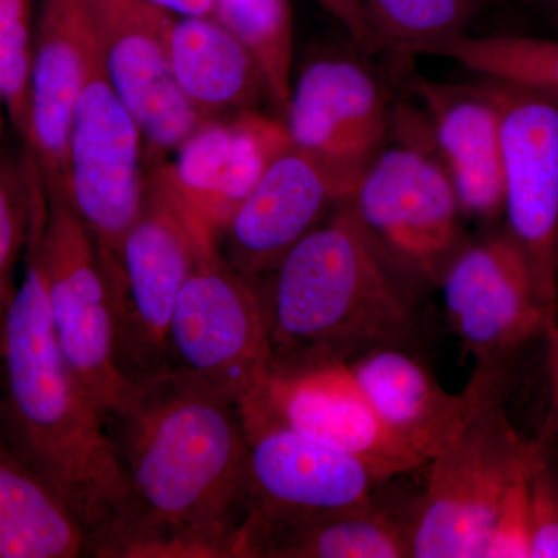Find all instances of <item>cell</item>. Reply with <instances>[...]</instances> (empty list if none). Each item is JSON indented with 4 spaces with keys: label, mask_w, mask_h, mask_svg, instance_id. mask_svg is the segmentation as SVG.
<instances>
[{
    "label": "cell",
    "mask_w": 558,
    "mask_h": 558,
    "mask_svg": "<svg viewBox=\"0 0 558 558\" xmlns=\"http://www.w3.org/2000/svg\"><path fill=\"white\" fill-rule=\"evenodd\" d=\"M548 343L549 399L545 422L535 442L558 464V323L545 336Z\"/></svg>",
    "instance_id": "cell-32"
},
{
    "label": "cell",
    "mask_w": 558,
    "mask_h": 558,
    "mask_svg": "<svg viewBox=\"0 0 558 558\" xmlns=\"http://www.w3.org/2000/svg\"><path fill=\"white\" fill-rule=\"evenodd\" d=\"M218 238L179 196L165 160L146 163L145 197L116 263L106 270L117 359L130 380L170 368L168 333L183 286Z\"/></svg>",
    "instance_id": "cell-5"
},
{
    "label": "cell",
    "mask_w": 558,
    "mask_h": 558,
    "mask_svg": "<svg viewBox=\"0 0 558 558\" xmlns=\"http://www.w3.org/2000/svg\"><path fill=\"white\" fill-rule=\"evenodd\" d=\"M411 86L424 102L436 159L449 175L462 216L501 218V130L498 110L483 83L458 86L416 76Z\"/></svg>",
    "instance_id": "cell-19"
},
{
    "label": "cell",
    "mask_w": 558,
    "mask_h": 558,
    "mask_svg": "<svg viewBox=\"0 0 558 558\" xmlns=\"http://www.w3.org/2000/svg\"><path fill=\"white\" fill-rule=\"evenodd\" d=\"M510 365H487L478 398L429 459L411 520V558H484L502 497L531 449L505 411Z\"/></svg>",
    "instance_id": "cell-4"
},
{
    "label": "cell",
    "mask_w": 558,
    "mask_h": 558,
    "mask_svg": "<svg viewBox=\"0 0 558 558\" xmlns=\"http://www.w3.org/2000/svg\"><path fill=\"white\" fill-rule=\"evenodd\" d=\"M3 110H7L5 100H3L2 92H0V137L3 131Z\"/></svg>",
    "instance_id": "cell-34"
},
{
    "label": "cell",
    "mask_w": 558,
    "mask_h": 558,
    "mask_svg": "<svg viewBox=\"0 0 558 558\" xmlns=\"http://www.w3.org/2000/svg\"><path fill=\"white\" fill-rule=\"evenodd\" d=\"M289 146L281 117L247 109L205 120L165 167L186 207L219 240L271 161Z\"/></svg>",
    "instance_id": "cell-17"
},
{
    "label": "cell",
    "mask_w": 558,
    "mask_h": 558,
    "mask_svg": "<svg viewBox=\"0 0 558 558\" xmlns=\"http://www.w3.org/2000/svg\"><path fill=\"white\" fill-rule=\"evenodd\" d=\"M145 148L137 121L106 78L97 50L70 123L64 199L94 238L105 271L142 209Z\"/></svg>",
    "instance_id": "cell-9"
},
{
    "label": "cell",
    "mask_w": 558,
    "mask_h": 558,
    "mask_svg": "<svg viewBox=\"0 0 558 558\" xmlns=\"http://www.w3.org/2000/svg\"><path fill=\"white\" fill-rule=\"evenodd\" d=\"M35 0H0V92L14 130L27 140L31 121Z\"/></svg>",
    "instance_id": "cell-28"
},
{
    "label": "cell",
    "mask_w": 558,
    "mask_h": 558,
    "mask_svg": "<svg viewBox=\"0 0 558 558\" xmlns=\"http://www.w3.org/2000/svg\"><path fill=\"white\" fill-rule=\"evenodd\" d=\"M39 189L31 154L0 153V337L16 295L14 278L31 240Z\"/></svg>",
    "instance_id": "cell-27"
},
{
    "label": "cell",
    "mask_w": 558,
    "mask_h": 558,
    "mask_svg": "<svg viewBox=\"0 0 558 558\" xmlns=\"http://www.w3.org/2000/svg\"><path fill=\"white\" fill-rule=\"evenodd\" d=\"M87 556V535L53 492L0 440V558Z\"/></svg>",
    "instance_id": "cell-23"
},
{
    "label": "cell",
    "mask_w": 558,
    "mask_h": 558,
    "mask_svg": "<svg viewBox=\"0 0 558 558\" xmlns=\"http://www.w3.org/2000/svg\"><path fill=\"white\" fill-rule=\"evenodd\" d=\"M281 119L295 148L357 179L384 148L388 100L365 64L325 57L311 62L292 83Z\"/></svg>",
    "instance_id": "cell-16"
},
{
    "label": "cell",
    "mask_w": 558,
    "mask_h": 558,
    "mask_svg": "<svg viewBox=\"0 0 558 558\" xmlns=\"http://www.w3.org/2000/svg\"><path fill=\"white\" fill-rule=\"evenodd\" d=\"M352 215L400 281L439 284L462 247L457 193L435 154L381 148L348 197Z\"/></svg>",
    "instance_id": "cell-6"
},
{
    "label": "cell",
    "mask_w": 558,
    "mask_h": 558,
    "mask_svg": "<svg viewBox=\"0 0 558 558\" xmlns=\"http://www.w3.org/2000/svg\"><path fill=\"white\" fill-rule=\"evenodd\" d=\"M483 86L501 130L505 231L558 322V100L505 81Z\"/></svg>",
    "instance_id": "cell-10"
},
{
    "label": "cell",
    "mask_w": 558,
    "mask_h": 558,
    "mask_svg": "<svg viewBox=\"0 0 558 558\" xmlns=\"http://www.w3.org/2000/svg\"><path fill=\"white\" fill-rule=\"evenodd\" d=\"M381 424L428 462L478 398L487 366H476L464 391L450 395L402 347H379L347 362Z\"/></svg>",
    "instance_id": "cell-20"
},
{
    "label": "cell",
    "mask_w": 558,
    "mask_h": 558,
    "mask_svg": "<svg viewBox=\"0 0 558 558\" xmlns=\"http://www.w3.org/2000/svg\"><path fill=\"white\" fill-rule=\"evenodd\" d=\"M531 558H558V464L532 440L529 464Z\"/></svg>",
    "instance_id": "cell-30"
},
{
    "label": "cell",
    "mask_w": 558,
    "mask_h": 558,
    "mask_svg": "<svg viewBox=\"0 0 558 558\" xmlns=\"http://www.w3.org/2000/svg\"><path fill=\"white\" fill-rule=\"evenodd\" d=\"M170 368L242 405L271 362L269 304L255 281L208 250L180 292L168 333Z\"/></svg>",
    "instance_id": "cell-7"
},
{
    "label": "cell",
    "mask_w": 558,
    "mask_h": 558,
    "mask_svg": "<svg viewBox=\"0 0 558 558\" xmlns=\"http://www.w3.org/2000/svg\"><path fill=\"white\" fill-rule=\"evenodd\" d=\"M168 44L180 90L205 120L270 102L258 64L215 17L175 16Z\"/></svg>",
    "instance_id": "cell-21"
},
{
    "label": "cell",
    "mask_w": 558,
    "mask_h": 558,
    "mask_svg": "<svg viewBox=\"0 0 558 558\" xmlns=\"http://www.w3.org/2000/svg\"><path fill=\"white\" fill-rule=\"evenodd\" d=\"M315 2L347 28L349 36L360 49L368 53L384 50L379 38L371 27L362 0H315Z\"/></svg>",
    "instance_id": "cell-31"
},
{
    "label": "cell",
    "mask_w": 558,
    "mask_h": 558,
    "mask_svg": "<svg viewBox=\"0 0 558 558\" xmlns=\"http://www.w3.org/2000/svg\"><path fill=\"white\" fill-rule=\"evenodd\" d=\"M357 179L306 150L289 146L271 161L219 236L223 258L252 281L343 204Z\"/></svg>",
    "instance_id": "cell-15"
},
{
    "label": "cell",
    "mask_w": 558,
    "mask_h": 558,
    "mask_svg": "<svg viewBox=\"0 0 558 558\" xmlns=\"http://www.w3.org/2000/svg\"><path fill=\"white\" fill-rule=\"evenodd\" d=\"M270 363L349 360L413 336L409 292L352 215L348 199L274 270Z\"/></svg>",
    "instance_id": "cell-3"
},
{
    "label": "cell",
    "mask_w": 558,
    "mask_h": 558,
    "mask_svg": "<svg viewBox=\"0 0 558 558\" xmlns=\"http://www.w3.org/2000/svg\"><path fill=\"white\" fill-rule=\"evenodd\" d=\"M106 78L137 121L149 163L165 160L204 123L172 70L174 14L142 0H89Z\"/></svg>",
    "instance_id": "cell-12"
},
{
    "label": "cell",
    "mask_w": 558,
    "mask_h": 558,
    "mask_svg": "<svg viewBox=\"0 0 558 558\" xmlns=\"http://www.w3.org/2000/svg\"><path fill=\"white\" fill-rule=\"evenodd\" d=\"M242 414V413H241ZM250 440V515L245 557L263 529L312 513L362 505L380 483L357 459L277 422L242 416Z\"/></svg>",
    "instance_id": "cell-14"
},
{
    "label": "cell",
    "mask_w": 558,
    "mask_h": 558,
    "mask_svg": "<svg viewBox=\"0 0 558 558\" xmlns=\"http://www.w3.org/2000/svg\"><path fill=\"white\" fill-rule=\"evenodd\" d=\"M433 57L458 62L481 78L517 84L558 100V38L464 35Z\"/></svg>",
    "instance_id": "cell-26"
},
{
    "label": "cell",
    "mask_w": 558,
    "mask_h": 558,
    "mask_svg": "<svg viewBox=\"0 0 558 558\" xmlns=\"http://www.w3.org/2000/svg\"><path fill=\"white\" fill-rule=\"evenodd\" d=\"M526 461L510 481L499 505L497 519L488 535L484 558H529L532 554L531 502H529V464Z\"/></svg>",
    "instance_id": "cell-29"
},
{
    "label": "cell",
    "mask_w": 558,
    "mask_h": 558,
    "mask_svg": "<svg viewBox=\"0 0 558 558\" xmlns=\"http://www.w3.org/2000/svg\"><path fill=\"white\" fill-rule=\"evenodd\" d=\"M542 2L548 3V5L557 7L558 9V0H542Z\"/></svg>",
    "instance_id": "cell-35"
},
{
    "label": "cell",
    "mask_w": 558,
    "mask_h": 558,
    "mask_svg": "<svg viewBox=\"0 0 558 558\" xmlns=\"http://www.w3.org/2000/svg\"><path fill=\"white\" fill-rule=\"evenodd\" d=\"M438 286L451 328L478 366L512 362L521 348L558 323L506 231L462 245Z\"/></svg>",
    "instance_id": "cell-13"
},
{
    "label": "cell",
    "mask_w": 558,
    "mask_h": 558,
    "mask_svg": "<svg viewBox=\"0 0 558 558\" xmlns=\"http://www.w3.org/2000/svg\"><path fill=\"white\" fill-rule=\"evenodd\" d=\"M106 428L134 513L94 539L89 556L245 557L252 478L238 403L168 368L132 380Z\"/></svg>",
    "instance_id": "cell-1"
},
{
    "label": "cell",
    "mask_w": 558,
    "mask_h": 558,
    "mask_svg": "<svg viewBox=\"0 0 558 558\" xmlns=\"http://www.w3.org/2000/svg\"><path fill=\"white\" fill-rule=\"evenodd\" d=\"M0 440L64 502L87 548L134 513L105 411L58 343L35 219L0 337Z\"/></svg>",
    "instance_id": "cell-2"
},
{
    "label": "cell",
    "mask_w": 558,
    "mask_h": 558,
    "mask_svg": "<svg viewBox=\"0 0 558 558\" xmlns=\"http://www.w3.org/2000/svg\"><path fill=\"white\" fill-rule=\"evenodd\" d=\"M486 0H362L384 49L405 57L435 54L468 35Z\"/></svg>",
    "instance_id": "cell-25"
},
{
    "label": "cell",
    "mask_w": 558,
    "mask_h": 558,
    "mask_svg": "<svg viewBox=\"0 0 558 558\" xmlns=\"http://www.w3.org/2000/svg\"><path fill=\"white\" fill-rule=\"evenodd\" d=\"M213 17L256 61L282 117L292 89L293 17L289 0H213Z\"/></svg>",
    "instance_id": "cell-24"
},
{
    "label": "cell",
    "mask_w": 558,
    "mask_h": 558,
    "mask_svg": "<svg viewBox=\"0 0 558 558\" xmlns=\"http://www.w3.org/2000/svg\"><path fill=\"white\" fill-rule=\"evenodd\" d=\"M97 50L89 0H44L33 43L25 145L50 196H65L70 123Z\"/></svg>",
    "instance_id": "cell-18"
},
{
    "label": "cell",
    "mask_w": 558,
    "mask_h": 558,
    "mask_svg": "<svg viewBox=\"0 0 558 558\" xmlns=\"http://www.w3.org/2000/svg\"><path fill=\"white\" fill-rule=\"evenodd\" d=\"M178 17H213V0H142Z\"/></svg>",
    "instance_id": "cell-33"
},
{
    "label": "cell",
    "mask_w": 558,
    "mask_h": 558,
    "mask_svg": "<svg viewBox=\"0 0 558 558\" xmlns=\"http://www.w3.org/2000/svg\"><path fill=\"white\" fill-rule=\"evenodd\" d=\"M410 538L411 521L398 519L371 498L271 524L253 538L250 557L403 558L411 557Z\"/></svg>",
    "instance_id": "cell-22"
},
{
    "label": "cell",
    "mask_w": 558,
    "mask_h": 558,
    "mask_svg": "<svg viewBox=\"0 0 558 558\" xmlns=\"http://www.w3.org/2000/svg\"><path fill=\"white\" fill-rule=\"evenodd\" d=\"M35 231L62 354L109 413L126 396L132 380L117 359L116 311L97 245L68 201L49 196L44 186L36 202Z\"/></svg>",
    "instance_id": "cell-8"
},
{
    "label": "cell",
    "mask_w": 558,
    "mask_h": 558,
    "mask_svg": "<svg viewBox=\"0 0 558 558\" xmlns=\"http://www.w3.org/2000/svg\"><path fill=\"white\" fill-rule=\"evenodd\" d=\"M240 409L357 459L380 483L427 464L381 424L343 360L270 363Z\"/></svg>",
    "instance_id": "cell-11"
}]
</instances>
